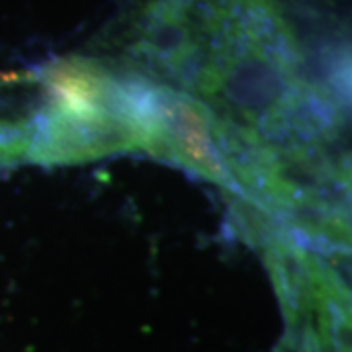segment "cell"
Wrapping results in <instances>:
<instances>
[{
	"instance_id": "6da1fadb",
	"label": "cell",
	"mask_w": 352,
	"mask_h": 352,
	"mask_svg": "<svg viewBox=\"0 0 352 352\" xmlns=\"http://www.w3.org/2000/svg\"><path fill=\"white\" fill-rule=\"evenodd\" d=\"M14 78H18V75H0V87L8 85V82H14Z\"/></svg>"
}]
</instances>
